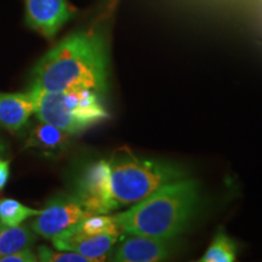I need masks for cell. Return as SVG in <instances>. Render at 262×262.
<instances>
[{"instance_id": "6da1fadb", "label": "cell", "mask_w": 262, "mask_h": 262, "mask_svg": "<svg viewBox=\"0 0 262 262\" xmlns=\"http://www.w3.org/2000/svg\"><path fill=\"white\" fill-rule=\"evenodd\" d=\"M107 41L100 28L75 32L42 56L32 72L29 88L45 91H107Z\"/></svg>"}, {"instance_id": "7a4b0ae2", "label": "cell", "mask_w": 262, "mask_h": 262, "mask_svg": "<svg viewBox=\"0 0 262 262\" xmlns=\"http://www.w3.org/2000/svg\"><path fill=\"white\" fill-rule=\"evenodd\" d=\"M198 202L195 181L183 178L162 186L113 219L125 234L173 239L187 228Z\"/></svg>"}, {"instance_id": "3957f363", "label": "cell", "mask_w": 262, "mask_h": 262, "mask_svg": "<svg viewBox=\"0 0 262 262\" xmlns=\"http://www.w3.org/2000/svg\"><path fill=\"white\" fill-rule=\"evenodd\" d=\"M111 192L114 208L131 206L170 182L185 178L173 164L143 159L130 153L110 160Z\"/></svg>"}, {"instance_id": "277c9868", "label": "cell", "mask_w": 262, "mask_h": 262, "mask_svg": "<svg viewBox=\"0 0 262 262\" xmlns=\"http://www.w3.org/2000/svg\"><path fill=\"white\" fill-rule=\"evenodd\" d=\"M34 114L40 122L51 124L70 135L81 133L108 119L101 95L90 90L56 93L29 88Z\"/></svg>"}, {"instance_id": "5b68a950", "label": "cell", "mask_w": 262, "mask_h": 262, "mask_svg": "<svg viewBox=\"0 0 262 262\" xmlns=\"http://www.w3.org/2000/svg\"><path fill=\"white\" fill-rule=\"evenodd\" d=\"M110 160H97L86 166L77 183L75 196L91 215L116 210L111 192Z\"/></svg>"}, {"instance_id": "8992f818", "label": "cell", "mask_w": 262, "mask_h": 262, "mask_svg": "<svg viewBox=\"0 0 262 262\" xmlns=\"http://www.w3.org/2000/svg\"><path fill=\"white\" fill-rule=\"evenodd\" d=\"M90 215L77 196L60 194L52 198L35 216L32 229L40 237L52 241Z\"/></svg>"}, {"instance_id": "52a82bcc", "label": "cell", "mask_w": 262, "mask_h": 262, "mask_svg": "<svg viewBox=\"0 0 262 262\" xmlns=\"http://www.w3.org/2000/svg\"><path fill=\"white\" fill-rule=\"evenodd\" d=\"M120 233L122 232L89 233L77 224L52 239V245L57 250L79 254L89 261H103L119 241Z\"/></svg>"}, {"instance_id": "ba28073f", "label": "cell", "mask_w": 262, "mask_h": 262, "mask_svg": "<svg viewBox=\"0 0 262 262\" xmlns=\"http://www.w3.org/2000/svg\"><path fill=\"white\" fill-rule=\"evenodd\" d=\"M25 5L27 25L48 39L54 38L75 15L67 0H25Z\"/></svg>"}, {"instance_id": "9c48e42d", "label": "cell", "mask_w": 262, "mask_h": 262, "mask_svg": "<svg viewBox=\"0 0 262 262\" xmlns=\"http://www.w3.org/2000/svg\"><path fill=\"white\" fill-rule=\"evenodd\" d=\"M173 249L171 239L126 234L116 249L113 261L156 262L166 260Z\"/></svg>"}, {"instance_id": "30bf717a", "label": "cell", "mask_w": 262, "mask_h": 262, "mask_svg": "<svg viewBox=\"0 0 262 262\" xmlns=\"http://www.w3.org/2000/svg\"><path fill=\"white\" fill-rule=\"evenodd\" d=\"M34 113V101L28 93L0 94V126L18 131Z\"/></svg>"}, {"instance_id": "8fae6325", "label": "cell", "mask_w": 262, "mask_h": 262, "mask_svg": "<svg viewBox=\"0 0 262 262\" xmlns=\"http://www.w3.org/2000/svg\"><path fill=\"white\" fill-rule=\"evenodd\" d=\"M70 134L51 124L40 122L29 134L27 145L32 148L52 155L63 150L70 141Z\"/></svg>"}, {"instance_id": "7c38bea8", "label": "cell", "mask_w": 262, "mask_h": 262, "mask_svg": "<svg viewBox=\"0 0 262 262\" xmlns=\"http://www.w3.org/2000/svg\"><path fill=\"white\" fill-rule=\"evenodd\" d=\"M34 241L35 235L33 229L28 228L27 226H3L0 231V257L31 248Z\"/></svg>"}, {"instance_id": "4fadbf2b", "label": "cell", "mask_w": 262, "mask_h": 262, "mask_svg": "<svg viewBox=\"0 0 262 262\" xmlns=\"http://www.w3.org/2000/svg\"><path fill=\"white\" fill-rule=\"evenodd\" d=\"M40 210L29 208L11 198L0 199V222L6 227L19 226L27 219L35 217Z\"/></svg>"}, {"instance_id": "5bb4252c", "label": "cell", "mask_w": 262, "mask_h": 262, "mask_svg": "<svg viewBox=\"0 0 262 262\" xmlns=\"http://www.w3.org/2000/svg\"><path fill=\"white\" fill-rule=\"evenodd\" d=\"M237 258V245L227 234L220 231L215 235L202 262H232Z\"/></svg>"}, {"instance_id": "9a60e30c", "label": "cell", "mask_w": 262, "mask_h": 262, "mask_svg": "<svg viewBox=\"0 0 262 262\" xmlns=\"http://www.w3.org/2000/svg\"><path fill=\"white\" fill-rule=\"evenodd\" d=\"M38 260L44 262H89L86 257L66 250H52V249L41 245L38 248Z\"/></svg>"}, {"instance_id": "2e32d148", "label": "cell", "mask_w": 262, "mask_h": 262, "mask_svg": "<svg viewBox=\"0 0 262 262\" xmlns=\"http://www.w3.org/2000/svg\"><path fill=\"white\" fill-rule=\"evenodd\" d=\"M38 261V256L31 250V248L19 250L17 253L6 255L0 257V262H35Z\"/></svg>"}, {"instance_id": "e0dca14e", "label": "cell", "mask_w": 262, "mask_h": 262, "mask_svg": "<svg viewBox=\"0 0 262 262\" xmlns=\"http://www.w3.org/2000/svg\"><path fill=\"white\" fill-rule=\"evenodd\" d=\"M9 173H10V163L8 160L0 159V191L5 187L6 182H8Z\"/></svg>"}, {"instance_id": "ac0fdd59", "label": "cell", "mask_w": 262, "mask_h": 262, "mask_svg": "<svg viewBox=\"0 0 262 262\" xmlns=\"http://www.w3.org/2000/svg\"><path fill=\"white\" fill-rule=\"evenodd\" d=\"M2 228H3V225H2V222H0V231H2Z\"/></svg>"}]
</instances>
